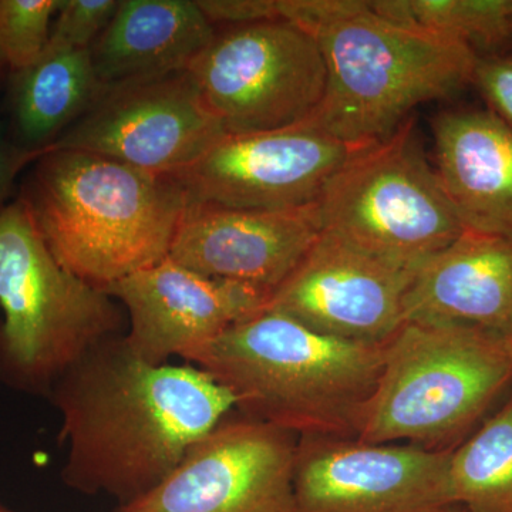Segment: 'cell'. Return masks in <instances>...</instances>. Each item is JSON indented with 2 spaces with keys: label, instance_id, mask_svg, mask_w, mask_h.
<instances>
[{
  "label": "cell",
  "instance_id": "cell-1",
  "mask_svg": "<svg viewBox=\"0 0 512 512\" xmlns=\"http://www.w3.org/2000/svg\"><path fill=\"white\" fill-rule=\"evenodd\" d=\"M67 444L62 478L87 495L133 503L235 410L227 389L190 365H148L124 335L101 342L49 394Z\"/></svg>",
  "mask_w": 512,
  "mask_h": 512
},
{
  "label": "cell",
  "instance_id": "cell-2",
  "mask_svg": "<svg viewBox=\"0 0 512 512\" xmlns=\"http://www.w3.org/2000/svg\"><path fill=\"white\" fill-rule=\"evenodd\" d=\"M279 18L308 32L326 64L312 126L353 150L392 136L417 106L473 84V47L394 22L365 0H278Z\"/></svg>",
  "mask_w": 512,
  "mask_h": 512
},
{
  "label": "cell",
  "instance_id": "cell-3",
  "mask_svg": "<svg viewBox=\"0 0 512 512\" xmlns=\"http://www.w3.org/2000/svg\"><path fill=\"white\" fill-rule=\"evenodd\" d=\"M33 164L19 198L67 271L106 291L170 255L188 200L167 174L70 148Z\"/></svg>",
  "mask_w": 512,
  "mask_h": 512
},
{
  "label": "cell",
  "instance_id": "cell-4",
  "mask_svg": "<svg viewBox=\"0 0 512 512\" xmlns=\"http://www.w3.org/2000/svg\"><path fill=\"white\" fill-rule=\"evenodd\" d=\"M384 345L349 342L265 308L184 357L227 389L235 410L298 437H355Z\"/></svg>",
  "mask_w": 512,
  "mask_h": 512
},
{
  "label": "cell",
  "instance_id": "cell-5",
  "mask_svg": "<svg viewBox=\"0 0 512 512\" xmlns=\"http://www.w3.org/2000/svg\"><path fill=\"white\" fill-rule=\"evenodd\" d=\"M511 387L507 335L458 323H403L384 346L356 439L450 450Z\"/></svg>",
  "mask_w": 512,
  "mask_h": 512
},
{
  "label": "cell",
  "instance_id": "cell-6",
  "mask_svg": "<svg viewBox=\"0 0 512 512\" xmlns=\"http://www.w3.org/2000/svg\"><path fill=\"white\" fill-rule=\"evenodd\" d=\"M0 379L49 396L101 342L126 335L119 302L67 271L22 200L0 212Z\"/></svg>",
  "mask_w": 512,
  "mask_h": 512
},
{
  "label": "cell",
  "instance_id": "cell-7",
  "mask_svg": "<svg viewBox=\"0 0 512 512\" xmlns=\"http://www.w3.org/2000/svg\"><path fill=\"white\" fill-rule=\"evenodd\" d=\"M320 231L417 269L466 228L431 167L414 117L350 154L315 202Z\"/></svg>",
  "mask_w": 512,
  "mask_h": 512
},
{
  "label": "cell",
  "instance_id": "cell-8",
  "mask_svg": "<svg viewBox=\"0 0 512 512\" xmlns=\"http://www.w3.org/2000/svg\"><path fill=\"white\" fill-rule=\"evenodd\" d=\"M188 72L227 134L311 119L328 80L318 42L285 19L217 29Z\"/></svg>",
  "mask_w": 512,
  "mask_h": 512
},
{
  "label": "cell",
  "instance_id": "cell-9",
  "mask_svg": "<svg viewBox=\"0 0 512 512\" xmlns=\"http://www.w3.org/2000/svg\"><path fill=\"white\" fill-rule=\"evenodd\" d=\"M353 148L308 121L258 133L222 134L197 160L167 174L188 205L284 211L315 204Z\"/></svg>",
  "mask_w": 512,
  "mask_h": 512
},
{
  "label": "cell",
  "instance_id": "cell-10",
  "mask_svg": "<svg viewBox=\"0 0 512 512\" xmlns=\"http://www.w3.org/2000/svg\"><path fill=\"white\" fill-rule=\"evenodd\" d=\"M298 439L234 410L187 451L163 483L114 512H296Z\"/></svg>",
  "mask_w": 512,
  "mask_h": 512
},
{
  "label": "cell",
  "instance_id": "cell-11",
  "mask_svg": "<svg viewBox=\"0 0 512 512\" xmlns=\"http://www.w3.org/2000/svg\"><path fill=\"white\" fill-rule=\"evenodd\" d=\"M451 450L355 437H299L296 512H443Z\"/></svg>",
  "mask_w": 512,
  "mask_h": 512
},
{
  "label": "cell",
  "instance_id": "cell-12",
  "mask_svg": "<svg viewBox=\"0 0 512 512\" xmlns=\"http://www.w3.org/2000/svg\"><path fill=\"white\" fill-rule=\"evenodd\" d=\"M222 134L190 72L181 70L107 90L52 147L170 174Z\"/></svg>",
  "mask_w": 512,
  "mask_h": 512
},
{
  "label": "cell",
  "instance_id": "cell-13",
  "mask_svg": "<svg viewBox=\"0 0 512 512\" xmlns=\"http://www.w3.org/2000/svg\"><path fill=\"white\" fill-rule=\"evenodd\" d=\"M416 271L320 231L266 308L322 335L384 345L403 326L404 296Z\"/></svg>",
  "mask_w": 512,
  "mask_h": 512
},
{
  "label": "cell",
  "instance_id": "cell-14",
  "mask_svg": "<svg viewBox=\"0 0 512 512\" xmlns=\"http://www.w3.org/2000/svg\"><path fill=\"white\" fill-rule=\"evenodd\" d=\"M126 309L128 348L148 365H167L264 311L269 296L254 286L210 278L170 256L106 289Z\"/></svg>",
  "mask_w": 512,
  "mask_h": 512
},
{
  "label": "cell",
  "instance_id": "cell-15",
  "mask_svg": "<svg viewBox=\"0 0 512 512\" xmlns=\"http://www.w3.org/2000/svg\"><path fill=\"white\" fill-rule=\"evenodd\" d=\"M319 234L315 204L284 211L188 205L168 256L198 274L254 286L271 298Z\"/></svg>",
  "mask_w": 512,
  "mask_h": 512
},
{
  "label": "cell",
  "instance_id": "cell-16",
  "mask_svg": "<svg viewBox=\"0 0 512 512\" xmlns=\"http://www.w3.org/2000/svg\"><path fill=\"white\" fill-rule=\"evenodd\" d=\"M404 323H458L507 335L512 328V241L466 231L417 268Z\"/></svg>",
  "mask_w": 512,
  "mask_h": 512
},
{
  "label": "cell",
  "instance_id": "cell-17",
  "mask_svg": "<svg viewBox=\"0 0 512 512\" xmlns=\"http://www.w3.org/2000/svg\"><path fill=\"white\" fill-rule=\"evenodd\" d=\"M436 171L468 231L512 241V128L490 110H448L433 120Z\"/></svg>",
  "mask_w": 512,
  "mask_h": 512
},
{
  "label": "cell",
  "instance_id": "cell-18",
  "mask_svg": "<svg viewBox=\"0 0 512 512\" xmlns=\"http://www.w3.org/2000/svg\"><path fill=\"white\" fill-rule=\"evenodd\" d=\"M217 28L195 0H120L116 15L90 47L104 92L188 70Z\"/></svg>",
  "mask_w": 512,
  "mask_h": 512
},
{
  "label": "cell",
  "instance_id": "cell-19",
  "mask_svg": "<svg viewBox=\"0 0 512 512\" xmlns=\"http://www.w3.org/2000/svg\"><path fill=\"white\" fill-rule=\"evenodd\" d=\"M12 74L10 134L30 151L52 147L104 93L90 49L47 43L32 66Z\"/></svg>",
  "mask_w": 512,
  "mask_h": 512
},
{
  "label": "cell",
  "instance_id": "cell-20",
  "mask_svg": "<svg viewBox=\"0 0 512 512\" xmlns=\"http://www.w3.org/2000/svg\"><path fill=\"white\" fill-rule=\"evenodd\" d=\"M448 481L451 501L467 512H512V387L451 450Z\"/></svg>",
  "mask_w": 512,
  "mask_h": 512
},
{
  "label": "cell",
  "instance_id": "cell-21",
  "mask_svg": "<svg viewBox=\"0 0 512 512\" xmlns=\"http://www.w3.org/2000/svg\"><path fill=\"white\" fill-rule=\"evenodd\" d=\"M373 9L394 22L491 49L512 36V0H376Z\"/></svg>",
  "mask_w": 512,
  "mask_h": 512
},
{
  "label": "cell",
  "instance_id": "cell-22",
  "mask_svg": "<svg viewBox=\"0 0 512 512\" xmlns=\"http://www.w3.org/2000/svg\"><path fill=\"white\" fill-rule=\"evenodd\" d=\"M62 0H0V63L18 73L45 52Z\"/></svg>",
  "mask_w": 512,
  "mask_h": 512
},
{
  "label": "cell",
  "instance_id": "cell-23",
  "mask_svg": "<svg viewBox=\"0 0 512 512\" xmlns=\"http://www.w3.org/2000/svg\"><path fill=\"white\" fill-rule=\"evenodd\" d=\"M119 5V0H62L49 45L90 49L110 25Z\"/></svg>",
  "mask_w": 512,
  "mask_h": 512
},
{
  "label": "cell",
  "instance_id": "cell-24",
  "mask_svg": "<svg viewBox=\"0 0 512 512\" xmlns=\"http://www.w3.org/2000/svg\"><path fill=\"white\" fill-rule=\"evenodd\" d=\"M473 86L483 96L488 110L512 128V56H478Z\"/></svg>",
  "mask_w": 512,
  "mask_h": 512
},
{
  "label": "cell",
  "instance_id": "cell-25",
  "mask_svg": "<svg viewBox=\"0 0 512 512\" xmlns=\"http://www.w3.org/2000/svg\"><path fill=\"white\" fill-rule=\"evenodd\" d=\"M198 8L217 28L252 25L279 18L278 0H195Z\"/></svg>",
  "mask_w": 512,
  "mask_h": 512
},
{
  "label": "cell",
  "instance_id": "cell-26",
  "mask_svg": "<svg viewBox=\"0 0 512 512\" xmlns=\"http://www.w3.org/2000/svg\"><path fill=\"white\" fill-rule=\"evenodd\" d=\"M46 151H30L20 147L13 140L10 131L6 130L5 124L0 121V212L8 205L6 201L12 194L16 178L23 168L35 163Z\"/></svg>",
  "mask_w": 512,
  "mask_h": 512
},
{
  "label": "cell",
  "instance_id": "cell-27",
  "mask_svg": "<svg viewBox=\"0 0 512 512\" xmlns=\"http://www.w3.org/2000/svg\"><path fill=\"white\" fill-rule=\"evenodd\" d=\"M443 512H467L464 510L463 507H460V505H450V507L446 508Z\"/></svg>",
  "mask_w": 512,
  "mask_h": 512
},
{
  "label": "cell",
  "instance_id": "cell-28",
  "mask_svg": "<svg viewBox=\"0 0 512 512\" xmlns=\"http://www.w3.org/2000/svg\"><path fill=\"white\" fill-rule=\"evenodd\" d=\"M507 338H508V340H510L511 345H512V328L510 329V332L507 333Z\"/></svg>",
  "mask_w": 512,
  "mask_h": 512
},
{
  "label": "cell",
  "instance_id": "cell-29",
  "mask_svg": "<svg viewBox=\"0 0 512 512\" xmlns=\"http://www.w3.org/2000/svg\"><path fill=\"white\" fill-rule=\"evenodd\" d=\"M0 512H12V511L6 510L5 507H2V505H0Z\"/></svg>",
  "mask_w": 512,
  "mask_h": 512
},
{
  "label": "cell",
  "instance_id": "cell-30",
  "mask_svg": "<svg viewBox=\"0 0 512 512\" xmlns=\"http://www.w3.org/2000/svg\"><path fill=\"white\" fill-rule=\"evenodd\" d=\"M3 67H5V66H3V64H2V63H0V70H2V69H3Z\"/></svg>",
  "mask_w": 512,
  "mask_h": 512
}]
</instances>
